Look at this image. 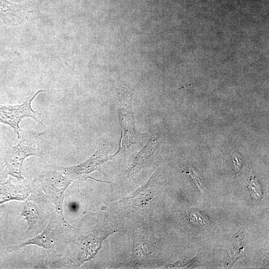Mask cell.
Here are the masks:
<instances>
[{
    "label": "cell",
    "instance_id": "obj_1",
    "mask_svg": "<svg viewBox=\"0 0 269 269\" xmlns=\"http://www.w3.org/2000/svg\"><path fill=\"white\" fill-rule=\"evenodd\" d=\"M42 134L32 131H22L21 138L16 145H13L11 138L6 134L4 141L5 162L8 173L18 180L23 179L21 167L27 156L34 155L41 158L43 150L39 137Z\"/></svg>",
    "mask_w": 269,
    "mask_h": 269
},
{
    "label": "cell",
    "instance_id": "obj_2",
    "mask_svg": "<svg viewBox=\"0 0 269 269\" xmlns=\"http://www.w3.org/2000/svg\"><path fill=\"white\" fill-rule=\"evenodd\" d=\"M116 89L118 100V114L122 130L120 147L118 152L125 151L131 145L135 143L138 137L135 128V121L132 109L133 95L132 92L126 90V88L119 85Z\"/></svg>",
    "mask_w": 269,
    "mask_h": 269
},
{
    "label": "cell",
    "instance_id": "obj_3",
    "mask_svg": "<svg viewBox=\"0 0 269 269\" xmlns=\"http://www.w3.org/2000/svg\"><path fill=\"white\" fill-rule=\"evenodd\" d=\"M43 92V90L38 91L31 98L27 99L20 105H0V122L11 127L17 134L18 138H19L20 133L22 131L19 126L22 119L30 117L37 123L43 125L40 114L33 110L31 104L35 97Z\"/></svg>",
    "mask_w": 269,
    "mask_h": 269
},
{
    "label": "cell",
    "instance_id": "obj_4",
    "mask_svg": "<svg viewBox=\"0 0 269 269\" xmlns=\"http://www.w3.org/2000/svg\"><path fill=\"white\" fill-rule=\"evenodd\" d=\"M30 10L25 4L0 0V19L9 26H17L27 18Z\"/></svg>",
    "mask_w": 269,
    "mask_h": 269
},
{
    "label": "cell",
    "instance_id": "obj_5",
    "mask_svg": "<svg viewBox=\"0 0 269 269\" xmlns=\"http://www.w3.org/2000/svg\"><path fill=\"white\" fill-rule=\"evenodd\" d=\"M104 147L103 146L98 147L92 156L80 164L69 167L59 168L64 173L71 177L89 178L88 174L96 169L98 165L107 160L105 157Z\"/></svg>",
    "mask_w": 269,
    "mask_h": 269
},
{
    "label": "cell",
    "instance_id": "obj_6",
    "mask_svg": "<svg viewBox=\"0 0 269 269\" xmlns=\"http://www.w3.org/2000/svg\"><path fill=\"white\" fill-rule=\"evenodd\" d=\"M52 227V225L50 223L42 233L21 244L18 247H22L27 244H34L41 246L45 249H50L56 239V234L54 232V228Z\"/></svg>",
    "mask_w": 269,
    "mask_h": 269
},
{
    "label": "cell",
    "instance_id": "obj_7",
    "mask_svg": "<svg viewBox=\"0 0 269 269\" xmlns=\"http://www.w3.org/2000/svg\"><path fill=\"white\" fill-rule=\"evenodd\" d=\"M21 215L25 217L29 226V229H31L36 223L39 216L36 207L29 200H27L24 203L23 209Z\"/></svg>",
    "mask_w": 269,
    "mask_h": 269
},
{
    "label": "cell",
    "instance_id": "obj_8",
    "mask_svg": "<svg viewBox=\"0 0 269 269\" xmlns=\"http://www.w3.org/2000/svg\"><path fill=\"white\" fill-rule=\"evenodd\" d=\"M249 188L250 189L252 196L254 198L258 200L262 198L263 193L261 187L255 177L251 178L249 185Z\"/></svg>",
    "mask_w": 269,
    "mask_h": 269
},
{
    "label": "cell",
    "instance_id": "obj_9",
    "mask_svg": "<svg viewBox=\"0 0 269 269\" xmlns=\"http://www.w3.org/2000/svg\"><path fill=\"white\" fill-rule=\"evenodd\" d=\"M189 172L188 173L191 175L196 185L198 187L201 191L203 192V189L196 171L192 166H189Z\"/></svg>",
    "mask_w": 269,
    "mask_h": 269
},
{
    "label": "cell",
    "instance_id": "obj_10",
    "mask_svg": "<svg viewBox=\"0 0 269 269\" xmlns=\"http://www.w3.org/2000/svg\"><path fill=\"white\" fill-rule=\"evenodd\" d=\"M233 160L235 167L236 173H239L241 168L243 161L235 153L233 155Z\"/></svg>",
    "mask_w": 269,
    "mask_h": 269
},
{
    "label": "cell",
    "instance_id": "obj_11",
    "mask_svg": "<svg viewBox=\"0 0 269 269\" xmlns=\"http://www.w3.org/2000/svg\"><path fill=\"white\" fill-rule=\"evenodd\" d=\"M77 205L76 203H71L69 204V208L70 210L74 211L77 209Z\"/></svg>",
    "mask_w": 269,
    "mask_h": 269
}]
</instances>
